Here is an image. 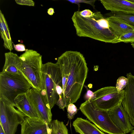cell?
Here are the masks:
<instances>
[{
    "label": "cell",
    "mask_w": 134,
    "mask_h": 134,
    "mask_svg": "<svg viewBox=\"0 0 134 134\" xmlns=\"http://www.w3.org/2000/svg\"><path fill=\"white\" fill-rule=\"evenodd\" d=\"M79 109L82 114L102 132L108 134H124L114 124L108 111L97 108L90 100L82 103Z\"/></svg>",
    "instance_id": "obj_6"
},
{
    "label": "cell",
    "mask_w": 134,
    "mask_h": 134,
    "mask_svg": "<svg viewBox=\"0 0 134 134\" xmlns=\"http://www.w3.org/2000/svg\"><path fill=\"white\" fill-rule=\"evenodd\" d=\"M93 12L89 9H86L81 11H79L80 14L82 16L86 17L91 15Z\"/></svg>",
    "instance_id": "obj_29"
},
{
    "label": "cell",
    "mask_w": 134,
    "mask_h": 134,
    "mask_svg": "<svg viewBox=\"0 0 134 134\" xmlns=\"http://www.w3.org/2000/svg\"><path fill=\"white\" fill-rule=\"evenodd\" d=\"M0 28L1 37L4 42L3 46L6 49L9 50V47L8 40L4 32L2 23L1 21H0Z\"/></svg>",
    "instance_id": "obj_24"
},
{
    "label": "cell",
    "mask_w": 134,
    "mask_h": 134,
    "mask_svg": "<svg viewBox=\"0 0 134 134\" xmlns=\"http://www.w3.org/2000/svg\"><path fill=\"white\" fill-rule=\"evenodd\" d=\"M71 19L76 34L106 43L120 42L110 28L107 17L97 11L86 17L82 16L79 11L74 13Z\"/></svg>",
    "instance_id": "obj_2"
},
{
    "label": "cell",
    "mask_w": 134,
    "mask_h": 134,
    "mask_svg": "<svg viewBox=\"0 0 134 134\" xmlns=\"http://www.w3.org/2000/svg\"><path fill=\"white\" fill-rule=\"evenodd\" d=\"M84 86L86 88L87 90L84 96V99L86 101H91L94 99L96 97L94 92L89 89L86 86L84 85Z\"/></svg>",
    "instance_id": "obj_25"
},
{
    "label": "cell",
    "mask_w": 134,
    "mask_h": 134,
    "mask_svg": "<svg viewBox=\"0 0 134 134\" xmlns=\"http://www.w3.org/2000/svg\"><path fill=\"white\" fill-rule=\"evenodd\" d=\"M16 4L20 5L34 6L35 2L32 0H15Z\"/></svg>",
    "instance_id": "obj_27"
},
{
    "label": "cell",
    "mask_w": 134,
    "mask_h": 134,
    "mask_svg": "<svg viewBox=\"0 0 134 134\" xmlns=\"http://www.w3.org/2000/svg\"><path fill=\"white\" fill-rule=\"evenodd\" d=\"M4 56L5 62L2 72L22 74L19 57L10 52L5 53Z\"/></svg>",
    "instance_id": "obj_15"
},
{
    "label": "cell",
    "mask_w": 134,
    "mask_h": 134,
    "mask_svg": "<svg viewBox=\"0 0 134 134\" xmlns=\"http://www.w3.org/2000/svg\"><path fill=\"white\" fill-rule=\"evenodd\" d=\"M13 45L15 50L17 51H25L27 50L26 49L25 46L23 44L19 43L15 45L14 44Z\"/></svg>",
    "instance_id": "obj_28"
},
{
    "label": "cell",
    "mask_w": 134,
    "mask_h": 134,
    "mask_svg": "<svg viewBox=\"0 0 134 134\" xmlns=\"http://www.w3.org/2000/svg\"><path fill=\"white\" fill-rule=\"evenodd\" d=\"M22 74L32 88L40 91L42 86V56L37 51L27 49L19 56Z\"/></svg>",
    "instance_id": "obj_4"
},
{
    "label": "cell",
    "mask_w": 134,
    "mask_h": 134,
    "mask_svg": "<svg viewBox=\"0 0 134 134\" xmlns=\"http://www.w3.org/2000/svg\"><path fill=\"white\" fill-rule=\"evenodd\" d=\"M131 45L132 46V47L134 49V43H131Z\"/></svg>",
    "instance_id": "obj_32"
},
{
    "label": "cell",
    "mask_w": 134,
    "mask_h": 134,
    "mask_svg": "<svg viewBox=\"0 0 134 134\" xmlns=\"http://www.w3.org/2000/svg\"><path fill=\"white\" fill-rule=\"evenodd\" d=\"M129 1L134 3V0H128Z\"/></svg>",
    "instance_id": "obj_33"
},
{
    "label": "cell",
    "mask_w": 134,
    "mask_h": 134,
    "mask_svg": "<svg viewBox=\"0 0 134 134\" xmlns=\"http://www.w3.org/2000/svg\"><path fill=\"white\" fill-rule=\"evenodd\" d=\"M72 125L76 132L80 134H106L94 124L82 118H77L73 121Z\"/></svg>",
    "instance_id": "obj_16"
},
{
    "label": "cell",
    "mask_w": 134,
    "mask_h": 134,
    "mask_svg": "<svg viewBox=\"0 0 134 134\" xmlns=\"http://www.w3.org/2000/svg\"><path fill=\"white\" fill-rule=\"evenodd\" d=\"M26 116L8 101L0 98V124L5 134H15Z\"/></svg>",
    "instance_id": "obj_7"
},
{
    "label": "cell",
    "mask_w": 134,
    "mask_h": 134,
    "mask_svg": "<svg viewBox=\"0 0 134 134\" xmlns=\"http://www.w3.org/2000/svg\"><path fill=\"white\" fill-rule=\"evenodd\" d=\"M118 39L120 42L134 43V30L122 34Z\"/></svg>",
    "instance_id": "obj_21"
},
{
    "label": "cell",
    "mask_w": 134,
    "mask_h": 134,
    "mask_svg": "<svg viewBox=\"0 0 134 134\" xmlns=\"http://www.w3.org/2000/svg\"><path fill=\"white\" fill-rule=\"evenodd\" d=\"M96 97L90 101L97 108L108 111L121 104L125 91H118L115 87H104L94 92Z\"/></svg>",
    "instance_id": "obj_8"
},
{
    "label": "cell",
    "mask_w": 134,
    "mask_h": 134,
    "mask_svg": "<svg viewBox=\"0 0 134 134\" xmlns=\"http://www.w3.org/2000/svg\"><path fill=\"white\" fill-rule=\"evenodd\" d=\"M56 63L62 75V93L56 104L64 110L69 104L75 103L80 98L88 68L83 55L77 51H65L58 58Z\"/></svg>",
    "instance_id": "obj_1"
},
{
    "label": "cell",
    "mask_w": 134,
    "mask_h": 134,
    "mask_svg": "<svg viewBox=\"0 0 134 134\" xmlns=\"http://www.w3.org/2000/svg\"><path fill=\"white\" fill-rule=\"evenodd\" d=\"M60 68L57 63L48 62L42 67V86L40 91L47 104L52 109L59 99L57 92L58 86L62 85Z\"/></svg>",
    "instance_id": "obj_3"
},
{
    "label": "cell",
    "mask_w": 134,
    "mask_h": 134,
    "mask_svg": "<svg viewBox=\"0 0 134 134\" xmlns=\"http://www.w3.org/2000/svg\"><path fill=\"white\" fill-rule=\"evenodd\" d=\"M20 125L21 134H51L48 124L40 119L26 116Z\"/></svg>",
    "instance_id": "obj_12"
},
{
    "label": "cell",
    "mask_w": 134,
    "mask_h": 134,
    "mask_svg": "<svg viewBox=\"0 0 134 134\" xmlns=\"http://www.w3.org/2000/svg\"><path fill=\"white\" fill-rule=\"evenodd\" d=\"M15 107L26 116L30 118L40 119L33 106L28 99L26 93L18 95L14 99Z\"/></svg>",
    "instance_id": "obj_14"
},
{
    "label": "cell",
    "mask_w": 134,
    "mask_h": 134,
    "mask_svg": "<svg viewBox=\"0 0 134 134\" xmlns=\"http://www.w3.org/2000/svg\"><path fill=\"white\" fill-rule=\"evenodd\" d=\"M0 21H1L2 23L4 32L8 41L9 47V50L11 52L13 48L10 31L6 20L1 10H0Z\"/></svg>",
    "instance_id": "obj_20"
},
{
    "label": "cell",
    "mask_w": 134,
    "mask_h": 134,
    "mask_svg": "<svg viewBox=\"0 0 134 134\" xmlns=\"http://www.w3.org/2000/svg\"><path fill=\"white\" fill-rule=\"evenodd\" d=\"M68 117L71 120L77 113V109L76 106L73 104L70 103L67 106Z\"/></svg>",
    "instance_id": "obj_23"
},
{
    "label": "cell",
    "mask_w": 134,
    "mask_h": 134,
    "mask_svg": "<svg viewBox=\"0 0 134 134\" xmlns=\"http://www.w3.org/2000/svg\"><path fill=\"white\" fill-rule=\"evenodd\" d=\"M48 13L50 15H52L54 13V9L53 8H50L47 11Z\"/></svg>",
    "instance_id": "obj_30"
},
{
    "label": "cell",
    "mask_w": 134,
    "mask_h": 134,
    "mask_svg": "<svg viewBox=\"0 0 134 134\" xmlns=\"http://www.w3.org/2000/svg\"><path fill=\"white\" fill-rule=\"evenodd\" d=\"M126 76L128 82L124 90L121 104L128 114L131 124L134 126V76L131 72L127 73Z\"/></svg>",
    "instance_id": "obj_11"
},
{
    "label": "cell",
    "mask_w": 134,
    "mask_h": 134,
    "mask_svg": "<svg viewBox=\"0 0 134 134\" xmlns=\"http://www.w3.org/2000/svg\"><path fill=\"white\" fill-rule=\"evenodd\" d=\"M114 124L124 134L132 131L134 128L131 124L128 114L121 104L108 111Z\"/></svg>",
    "instance_id": "obj_10"
},
{
    "label": "cell",
    "mask_w": 134,
    "mask_h": 134,
    "mask_svg": "<svg viewBox=\"0 0 134 134\" xmlns=\"http://www.w3.org/2000/svg\"><path fill=\"white\" fill-rule=\"evenodd\" d=\"M26 94L39 118L47 124L50 123L52 120L51 109L44 100L40 91L31 88Z\"/></svg>",
    "instance_id": "obj_9"
},
{
    "label": "cell",
    "mask_w": 134,
    "mask_h": 134,
    "mask_svg": "<svg viewBox=\"0 0 134 134\" xmlns=\"http://www.w3.org/2000/svg\"><path fill=\"white\" fill-rule=\"evenodd\" d=\"M48 124L50 130L51 134H68L66 126L62 121L56 119Z\"/></svg>",
    "instance_id": "obj_18"
},
{
    "label": "cell",
    "mask_w": 134,
    "mask_h": 134,
    "mask_svg": "<svg viewBox=\"0 0 134 134\" xmlns=\"http://www.w3.org/2000/svg\"><path fill=\"white\" fill-rule=\"evenodd\" d=\"M107 10L111 12L134 14V3L128 0H100Z\"/></svg>",
    "instance_id": "obj_13"
},
{
    "label": "cell",
    "mask_w": 134,
    "mask_h": 134,
    "mask_svg": "<svg viewBox=\"0 0 134 134\" xmlns=\"http://www.w3.org/2000/svg\"><path fill=\"white\" fill-rule=\"evenodd\" d=\"M128 79L124 76H120L117 80L116 85V88L118 91L123 90L127 83Z\"/></svg>",
    "instance_id": "obj_22"
},
{
    "label": "cell",
    "mask_w": 134,
    "mask_h": 134,
    "mask_svg": "<svg viewBox=\"0 0 134 134\" xmlns=\"http://www.w3.org/2000/svg\"><path fill=\"white\" fill-rule=\"evenodd\" d=\"M107 16L110 28L118 38L122 34L134 30V27L121 19L114 16Z\"/></svg>",
    "instance_id": "obj_17"
},
{
    "label": "cell",
    "mask_w": 134,
    "mask_h": 134,
    "mask_svg": "<svg viewBox=\"0 0 134 134\" xmlns=\"http://www.w3.org/2000/svg\"><path fill=\"white\" fill-rule=\"evenodd\" d=\"M70 2L77 4H78L80 3H84L89 4L91 5L94 8L95 6L94 4L96 1L95 0H92L90 1H86L84 0H67Z\"/></svg>",
    "instance_id": "obj_26"
},
{
    "label": "cell",
    "mask_w": 134,
    "mask_h": 134,
    "mask_svg": "<svg viewBox=\"0 0 134 134\" xmlns=\"http://www.w3.org/2000/svg\"><path fill=\"white\" fill-rule=\"evenodd\" d=\"M31 88L22 74L7 72L0 73V98L15 106L14 99L19 94L26 93Z\"/></svg>",
    "instance_id": "obj_5"
},
{
    "label": "cell",
    "mask_w": 134,
    "mask_h": 134,
    "mask_svg": "<svg viewBox=\"0 0 134 134\" xmlns=\"http://www.w3.org/2000/svg\"><path fill=\"white\" fill-rule=\"evenodd\" d=\"M0 134H5L1 126L0 125Z\"/></svg>",
    "instance_id": "obj_31"
},
{
    "label": "cell",
    "mask_w": 134,
    "mask_h": 134,
    "mask_svg": "<svg viewBox=\"0 0 134 134\" xmlns=\"http://www.w3.org/2000/svg\"><path fill=\"white\" fill-rule=\"evenodd\" d=\"M106 15L119 18L129 25L134 27V14L120 12H111L107 14Z\"/></svg>",
    "instance_id": "obj_19"
}]
</instances>
